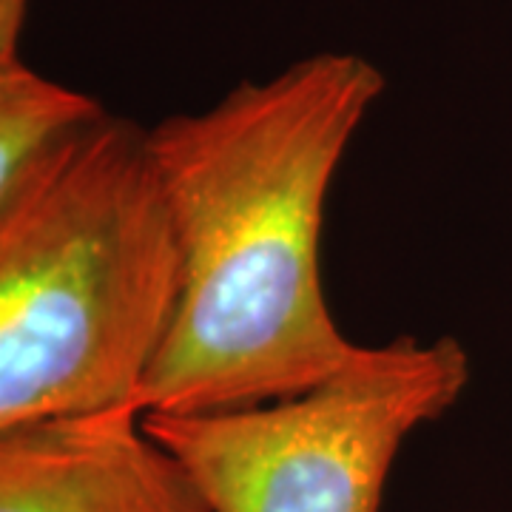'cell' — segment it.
Returning <instances> with one entry per match:
<instances>
[{"mask_svg":"<svg viewBox=\"0 0 512 512\" xmlns=\"http://www.w3.org/2000/svg\"><path fill=\"white\" fill-rule=\"evenodd\" d=\"M384 86L367 57L319 52L146 128L177 299L131 402L140 416L288 399L356 356L322 285V231Z\"/></svg>","mask_w":512,"mask_h":512,"instance_id":"6da1fadb","label":"cell"},{"mask_svg":"<svg viewBox=\"0 0 512 512\" xmlns=\"http://www.w3.org/2000/svg\"><path fill=\"white\" fill-rule=\"evenodd\" d=\"M174 299L146 128L103 111L0 205V433L131 407Z\"/></svg>","mask_w":512,"mask_h":512,"instance_id":"7a4b0ae2","label":"cell"},{"mask_svg":"<svg viewBox=\"0 0 512 512\" xmlns=\"http://www.w3.org/2000/svg\"><path fill=\"white\" fill-rule=\"evenodd\" d=\"M470 356L453 336L359 345L325 382L248 407L151 413L211 512H379L404 441L453 410Z\"/></svg>","mask_w":512,"mask_h":512,"instance_id":"3957f363","label":"cell"},{"mask_svg":"<svg viewBox=\"0 0 512 512\" xmlns=\"http://www.w3.org/2000/svg\"><path fill=\"white\" fill-rule=\"evenodd\" d=\"M0 512H211L131 407L0 433Z\"/></svg>","mask_w":512,"mask_h":512,"instance_id":"277c9868","label":"cell"},{"mask_svg":"<svg viewBox=\"0 0 512 512\" xmlns=\"http://www.w3.org/2000/svg\"><path fill=\"white\" fill-rule=\"evenodd\" d=\"M103 111L89 94L29 69L23 57L0 60V205L49 148Z\"/></svg>","mask_w":512,"mask_h":512,"instance_id":"5b68a950","label":"cell"},{"mask_svg":"<svg viewBox=\"0 0 512 512\" xmlns=\"http://www.w3.org/2000/svg\"><path fill=\"white\" fill-rule=\"evenodd\" d=\"M29 0H0V60L20 57V35L26 26Z\"/></svg>","mask_w":512,"mask_h":512,"instance_id":"8992f818","label":"cell"}]
</instances>
